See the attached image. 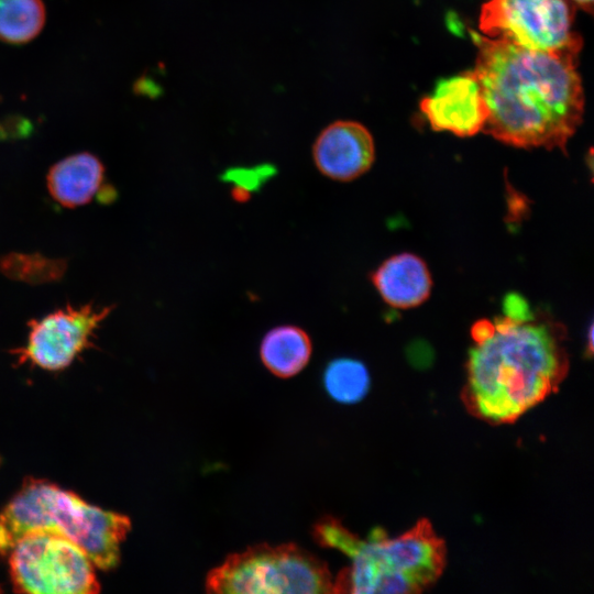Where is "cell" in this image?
<instances>
[{
  "instance_id": "cell-1",
  "label": "cell",
  "mask_w": 594,
  "mask_h": 594,
  "mask_svg": "<svg viewBox=\"0 0 594 594\" xmlns=\"http://www.w3.org/2000/svg\"><path fill=\"white\" fill-rule=\"evenodd\" d=\"M488 116L482 129L509 145L564 150L581 124L580 52H542L471 32Z\"/></svg>"
},
{
  "instance_id": "cell-2",
  "label": "cell",
  "mask_w": 594,
  "mask_h": 594,
  "mask_svg": "<svg viewBox=\"0 0 594 594\" xmlns=\"http://www.w3.org/2000/svg\"><path fill=\"white\" fill-rule=\"evenodd\" d=\"M564 330L554 321L505 315L476 340L462 399L475 417L509 424L544 400L566 375Z\"/></svg>"
},
{
  "instance_id": "cell-3",
  "label": "cell",
  "mask_w": 594,
  "mask_h": 594,
  "mask_svg": "<svg viewBox=\"0 0 594 594\" xmlns=\"http://www.w3.org/2000/svg\"><path fill=\"white\" fill-rule=\"evenodd\" d=\"M312 537L351 561L333 578V593H418L438 580L446 563L443 540L427 519L394 538L374 528L361 539L339 519L324 516L312 526Z\"/></svg>"
},
{
  "instance_id": "cell-4",
  "label": "cell",
  "mask_w": 594,
  "mask_h": 594,
  "mask_svg": "<svg viewBox=\"0 0 594 594\" xmlns=\"http://www.w3.org/2000/svg\"><path fill=\"white\" fill-rule=\"evenodd\" d=\"M130 518L103 510L73 492L31 479L0 513V554L8 556L25 534L45 530L78 544L96 568L109 570L120 559Z\"/></svg>"
},
{
  "instance_id": "cell-5",
  "label": "cell",
  "mask_w": 594,
  "mask_h": 594,
  "mask_svg": "<svg viewBox=\"0 0 594 594\" xmlns=\"http://www.w3.org/2000/svg\"><path fill=\"white\" fill-rule=\"evenodd\" d=\"M208 593H333L328 565L296 543H258L229 554L206 576Z\"/></svg>"
},
{
  "instance_id": "cell-6",
  "label": "cell",
  "mask_w": 594,
  "mask_h": 594,
  "mask_svg": "<svg viewBox=\"0 0 594 594\" xmlns=\"http://www.w3.org/2000/svg\"><path fill=\"white\" fill-rule=\"evenodd\" d=\"M7 557L15 592L94 594L100 591L91 560L62 535L45 530L28 532Z\"/></svg>"
},
{
  "instance_id": "cell-7",
  "label": "cell",
  "mask_w": 594,
  "mask_h": 594,
  "mask_svg": "<svg viewBox=\"0 0 594 594\" xmlns=\"http://www.w3.org/2000/svg\"><path fill=\"white\" fill-rule=\"evenodd\" d=\"M575 6L568 0H488L481 8L484 36L542 52L582 48L573 30Z\"/></svg>"
},
{
  "instance_id": "cell-8",
  "label": "cell",
  "mask_w": 594,
  "mask_h": 594,
  "mask_svg": "<svg viewBox=\"0 0 594 594\" xmlns=\"http://www.w3.org/2000/svg\"><path fill=\"white\" fill-rule=\"evenodd\" d=\"M111 307L66 306L29 322L26 344L14 351L20 362L57 371L68 366L87 346Z\"/></svg>"
},
{
  "instance_id": "cell-9",
  "label": "cell",
  "mask_w": 594,
  "mask_h": 594,
  "mask_svg": "<svg viewBox=\"0 0 594 594\" xmlns=\"http://www.w3.org/2000/svg\"><path fill=\"white\" fill-rule=\"evenodd\" d=\"M420 110L431 128L458 136L482 131L488 109L474 70L440 79L420 101Z\"/></svg>"
},
{
  "instance_id": "cell-10",
  "label": "cell",
  "mask_w": 594,
  "mask_h": 594,
  "mask_svg": "<svg viewBox=\"0 0 594 594\" xmlns=\"http://www.w3.org/2000/svg\"><path fill=\"white\" fill-rule=\"evenodd\" d=\"M318 170L338 182L353 180L366 173L375 158L374 140L361 123L338 120L324 128L312 145Z\"/></svg>"
},
{
  "instance_id": "cell-11",
  "label": "cell",
  "mask_w": 594,
  "mask_h": 594,
  "mask_svg": "<svg viewBox=\"0 0 594 594\" xmlns=\"http://www.w3.org/2000/svg\"><path fill=\"white\" fill-rule=\"evenodd\" d=\"M372 280L385 302L403 309L422 304L432 286L426 263L411 253L386 260L373 273Z\"/></svg>"
},
{
  "instance_id": "cell-12",
  "label": "cell",
  "mask_w": 594,
  "mask_h": 594,
  "mask_svg": "<svg viewBox=\"0 0 594 594\" xmlns=\"http://www.w3.org/2000/svg\"><path fill=\"white\" fill-rule=\"evenodd\" d=\"M102 163L90 153H78L53 165L47 174V188L59 205L75 208L88 204L101 187Z\"/></svg>"
},
{
  "instance_id": "cell-13",
  "label": "cell",
  "mask_w": 594,
  "mask_h": 594,
  "mask_svg": "<svg viewBox=\"0 0 594 594\" xmlns=\"http://www.w3.org/2000/svg\"><path fill=\"white\" fill-rule=\"evenodd\" d=\"M312 352L309 334L294 324L277 326L265 333L260 344V358L275 376L289 378L308 364Z\"/></svg>"
},
{
  "instance_id": "cell-14",
  "label": "cell",
  "mask_w": 594,
  "mask_h": 594,
  "mask_svg": "<svg viewBox=\"0 0 594 594\" xmlns=\"http://www.w3.org/2000/svg\"><path fill=\"white\" fill-rule=\"evenodd\" d=\"M42 0H0V41L24 44L35 38L45 24Z\"/></svg>"
},
{
  "instance_id": "cell-15",
  "label": "cell",
  "mask_w": 594,
  "mask_h": 594,
  "mask_svg": "<svg viewBox=\"0 0 594 594\" xmlns=\"http://www.w3.org/2000/svg\"><path fill=\"white\" fill-rule=\"evenodd\" d=\"M323 385L333 400L341 404H355L366 396L371 378L367 367L361 361L338 358L326 366Z\"/></svg>"
},
{
  "instance_id": "cell-16",
  "label": "cell",
  "mask_w": 594,
  "mask_h": 594,
  "mask_svg": "<svg viewBox=\"0 0 594 594\" xmlns=\"http://www.w3.org/2000/svg\"><path fill=\"white\" fill-rule=\"evenodd\" d=\"M274 174L275 168L267 164L255 167H232L221 175V180L231 185L233 200L243 204Z\"/></svg>"
},
{
  "instance_id": "cell-17",
  "label": "cell",
  "mask_w": 594,
  "mask_h": 594,
  "mask_svg": "<svg viewBox=\"0 0 594 594\" xmlns=\"http://www.w3.org/2000/svg\"><path fill=\"white\" fill-rule=\"evenodd\" d=\"M574 6L581 8L582 10L586 11L587 13L593 12V0H569Z\"/></svg>"
},
{
  "instance_id": "cell-18",
  "label": "cell",
  "mask_w": 594,
  "mask_h": 594,
  "mask_svg": "<svg viewBox=\"0 0 594 594\" xmlns=\"http://www.w3.org/2000/svg\"><path fill=\"white\" fill-rule=\"evenodd\" d=\"M0 592H1V590H0Z\"/></svg>"
}]
</instances>
